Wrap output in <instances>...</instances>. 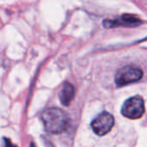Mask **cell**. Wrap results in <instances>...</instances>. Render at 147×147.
<instances>
[{"mask_svg": "<svg viewBox=\"0 0 147 147\" xmlns=\"http://www.w3.org/2000/svg\"><path fill=\"white\" fill-rule=\"evenodd\" d=\"M145 113V102L143 98L140 96H133L127 99L122 108L121 114L129 119L136 120L143 116Z\"/></svg>", "mask_w": 147, "mask_h": 147, "instance_id": "2", "label": "cell"}, {"mask_svg": "<svg viewBox=\"0 0 147 147\" xmlns=\"http://www.w3.org/2000/svg\"><path fill=\"white\" fill-rule=\"evenodd\" d=\"M41 120L47 132L53 134L64 133L69 126V116L62 109L51 108L41 114Z\"/></svg>", "mask_w": 147, "mask_h": 147, "instance_id": "1", "label": "cell"}, {"mask_svg": "<svg viewBox=\"0 0 147 147\" xmlns=\"http://www.w3.org/2000/svg\"><path fill=\"white\" fill-rule=\"evenodd\" d=\"M75 95V90L71 84L65 83L60 92H59V99L61 103L64 106H68L71 102Z\"/></svg>", "mask_w": 147, "mask_h": 147, "instance_id": "6", "label": "cell"}, {"mask_svg": "<svg viewBox=\"0 0 147 147\" xmlns=\"http://www.w3.org/2000/svg\"><path fill=\"white\" fill-rule=\"evenodd\" d=\"M141 24V21L133 15H123L121 18L115 20H106L103 22L105 28L113 27H135Z\"/></svg>", "mask_w": 147, "mask_h": 147, "instance_id": "5", "label": "cell"}, {"mask_svg": "<svg viewBox=\"0 0 147 147\" xmlns=\"http://www.w3.org/2000/svg\"><path fill=\"white\" fill-rule=\"evenodd\" d=\"M115 124V119L112 115L108 112H103L96 116L91 123V127L94 133L99 136L107 134Z\"/></svg>", "mask_w": 147, "mask_h": 147, "instance_id": "4", "label": "cell"}, {"mask_svg": "<svg viewBox=\"0 0 147 147\" xmlns=\"http://www.w3.org/2000/svg\"><path fill=\"white\" fill-rule=\"evenodd\" d=\"M143 77V71L134 65L124 66L115 75V83L119 86H124L140 80Z\"/></svg>", "mask_w": 147, "mask_h": 147, "instance_id": "3", "label": "cell"}]
</instances>
